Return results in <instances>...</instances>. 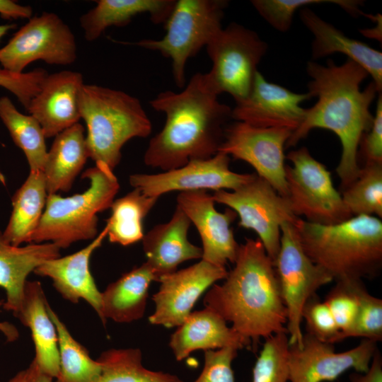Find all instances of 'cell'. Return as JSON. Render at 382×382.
<instances>
[{
	"mask_svg": "<svg viewBox=\"0 0 382 382\" xmlns=\"http://www.w3.org/2000/svg\"><path fill=\"white\" fill-rule=\"evenodd\" d=\"M52 243L14 246L6 242L0 231V287L6 291L3 308L15 316L20 311L28 276L46 260L60 257Z\"/></svg>",
	"mask_w": 382,
	"mask_h": 382,
	"instance_id": "cell-24",
	"label": "cell"
},
{
	"mask_svg": "<svg viewBox=\"0 0 382 382\" xmlns=\"http://www.w3.org/2000/svg\"><path fill=\"white\" fill-rule=\"evenodd\" d=\"M47 195L43 172H30L13 196L11 214L2 232L6 242L14 246L30 243L44 212Z\"/></svg>",
	"mask_w": 382,
	"mask_h": 382,
	"instance_id": "cell-29",
	"label": "cell"
},
{
	"mask_svg": "<svg viewBox=\"0 0 382 382\" xmlns=\"http://www.w3.org/2000/svg\"><path fill=\"white\" fill-rule=\"evenodd\" d=\"M0 15L5 19L27 18L32 17L33 9L11 0H0Z\"/></svg>",
	"mask_w": 382,
	"mask_h": 382,
	"instance_id": "cell-44",
	"label": "cell"
},
{
	"mask_svg": "<svg viewBox=\"0 0 382 382\" xmlns=\"http://www.w3.org/2000/svg\"><path fill=\"white\" fill-rule=\"evenodd\" d=\"M156 276L144 262L123 274L101 292L100 320L105 324L108 318L117 323H131L144 314L149 288Z\"/></svg>",
	"mask_w": 382,
	"mask_h": 382,
	"instance_id": "cell-26",
	"label": "cell"
},
{
	"mask_svg": "<svg viewBox=\"0 0 382 382\" xmlns=\"http://www.w3.org/2000/svg\"><path fill=\"white\" fill-rule=\"evenodd\" d=\"M230 157L221 152L207 159L156 174L134 173L129 176L132 187L144 194L159 198L162 195L179 191L236 190L250 182L256 173H238L230 170Z\"/></svg>",
	"mask_w": 382,
	"mask_h": 382,
	"instance_id": "cell-14",
	"label": "cell"
},
{
	"mask_svg": "<svg viewBox=\"0 0 382 382\" xmlns=\"http://www.w3.org/2000/svg\"><path fill=\"white\" fill-rule=\"evenodd\" d=\"M306 72L311 78L308 93L311 98L316 97L317 102L306 109L302 122L292 132L285 147L296 146L313 129L332 131L342 145L336 172L343 190L359 174V146L363 135L373 125L374 116L370 107L378 92L373 81L361 91V83L369 75L349 59L341 65L331 59L326 65L310 61Z\"/></svg>",
	"mask_w": 382,
	"mask_h": 382,
	"instance_id": "cell-1",
	"label": "cell"
},
{
	"mask_svg": "<svg viewBox=\"0 0 382 382\" xmlns=\"http://www.w3.org/2000/svg\"><path fill=\"white\" fill-rule=\"evenodd\" d=\"M4 303V301L0 299V307L3 306ZM0 331L9 342L14 341L18 337V332L16 328L13 325L6 322L0 323Z\"/></svg>",
	"mask_w": 382,
	"mask_h": 382,
	"instance_id": "cell-45",
	"label": "cell"
},
{
	"mask_svg": "<svg viewBox=\"0 0 382 382\" xmlns=\"http://www.w3.org/2000/svg\"><path fill=\"white\" fill-rule=\"evenodd\" d=\"M83 84V76L78 71L64 70L46 76L28 109L46 138L55 137L79 122V96Z\"/></svg>",
	"mask_w": 382,
	"mask_h": 382,
	"instance_id": "cell-19",
	"label": "cell"
},
{
	"mask_svg": "<svg viewBox=\"0 0 382 382\" xmlns=\"http://www.w3.org/2000/svg\"><path fill=\"white\" fill-rule=\"evenodd\" d=\"M360 281H336L324 300L340 331L342 340L349 338L357 318L359 302L357 288Z\"/></svg>",
	"mask_w": 382,
	"mask_h": 382,
	"instance_id": "cell-37",
	"label": "cell"
},
{
	"mask_svg": "<svg viewBox=\"0 0 382 382\" xmlns=\"http://www.w3.org/2000/svg\"><path fill=\"white\" fill-rule=\"evenodd\" d=\"M274 267L287 312L289 344L302 345V311L307 301L323 286L334 279L304 252L295 224L281 226L280 246Z\"/></svg>",
	"mask_w": 382,
	"mask_h": 382,
	"instance_id": "cell-10",
	"label": "cell"
},
{
	"mask_svg": "<svg viewBox=\"0 0 382 382\" xmlns=\"http://www.w3.org/2000/svg\"><path fill=\"white\" fill-rule=\"evenodd\" d=\"M300 18L314 37L311 45V54L313 59L335 53L344 54L368 72L372 77L378 92L381 93V52L347 36L307 7H303L300 11Z\"/></svg>",
	"mask_w": 382,
	"mask_h": 382,
	"instance_id": "cell-23",
	"label": "cell"
},
{
	"mask_svg": "<svg viewBox=\"0 0 382 382\" xmlns=\"http://www.w3.org/2000/svg\"><path fill=\"white\" fill-rule=\"evenodd\" d=\"M89 187L83 192L62 197L48 195L40 221L30 243H52L60 249L98 236V216L109 209L119 191L113 170L98 163L83 173Z\"/></svg>",
	"mask_w": 382,
	"mask_h": 382,
	"instance_id": "cell-6",
	"label": "cell"
},
{
	"mask_svg": "<svg viewBox=\"0 0 382 382\" xmlns=\"http://www.w3.org/2000/svg\"><path fill=\"white\" fill-rule=\"evenodd\" d=\"M0 119L24 153L30 172L42 171L47 155L45 136L37 120L19 112L6 96L0 98Z\"/></svg>",
	"mask_w": 382,
	"mask_h": 382,
	"instance_id": "cell-31",
	"label": "cell"
},
{
	"mask_svg": "<svg viewBox=\"0 0 382 382\" xmlns=\"http://www.w3.org/2000/svg\"><path fill=\"white\" fill-rule=\"evenodd\" d=\"M233 264L225 282L213 284L207 291L205 308L231 322V328L250 340L253 348L260 338L287 333V312L274 262L261 241L245 238Z\"/></svg>",
	"mask_w": 382,
	"mask_h": 382,
	"instance_id": "cell-3",
	"label": "cell"
},
{
	"mask_svg": "<svg viewBox=\"0 0 382 382\" xmlns=\"http://www.w3.org/2000/svg\"><path fill=\"white\" fill-rule=\"evenodd\" d=\"M158 199L137 188L114 199L105 224L110 242L127 246L141 241L144 236V220Z\"/></svg>",
	"mask_w": 382,
	"mask_h": 382,
	"instance_id": "cell-30",
	"label": "cell"
},
{
	"mask_svg": "<svg viewBox=\"0 0 382 382\" xmlns=\"http://www.w3.org/2000/svg\"><path fill=\"white\" fill-rule=\"evenodd\" d=\"M212 195L205 190L180 192L177 206L186 214L197 228L202 244V260L225 267L234 263L239 244L235 239L231 224L237 214L226 208L216 209Z\"/></svg>",
	"mask_w": 382,
	"mask_h": 382,
	"instance_id": "cell-18",
	"label": "cell"
},
{
	"mask_svg": "<svg viewBox=\"0 0 382 382\" xmlns=\"http://www.w3.org/2000/svg\"><path fill=\"white\" fill-rule=\"evenodd\" d=\"M343 202L352 215L382 218V163H366L357 178L342 190Z\"/></svg>",
	"mask_w": 382,
	"mask_h": 382,
	"instance_id": "cell-34",
	"label": "cell"
},
{
	"mask_svg": "<svg viewBox=\"0 0 382 382\" xmlns=\"http://www.w3.org/2000/svg\"><path fill=\"white\" fill-rule=\"evenodd\" d=\"M106 226L92 241L80 250L64 257L45 261L34 273L49 277L62 296L74 303L80 299L86 301L101 316V292L98 289L90 270V260L94 251L107 237Z\"/></svg>",
	"mask_w": 382,
	"mask_h": 382,
	"instance_id": "cell-20",
	"label": "cell"
},
{
	"mask_svg": "<svg viewBox=\"0 0 382 382\" xmlns=\"http://www.w3.org/2000/svg\"><path fill=\"white\" fill-rule=\"evenodd\" d=\"M191 222L176 206L170 219L154 226L142 238L145 262L154 272L157 282L177 271L183 262L202 258V248L187 238Z\"/></svg>",
	"mask_w": 382,
	"mask_h": 382,
	"instance_id": "cell-21",
	"label": "cell"
},
{
	"mask_svg": "<svg viewBox=\"0 0 382 382\" xmlns=\"http://www.w3.org/2000/svg\"><path fill=\"white\" fill-rule=\"evenodd\" d=\"M88 158L85 129L79 122L56 135L43 169L48 195L69 192Z\"/></svg>",
	"mask_w": 382,
	"mask_h": 382,
	"instance_id": "cell-27",
	"label": "cell"
},
{
	"mask_svg": "<svg viewBox=\"0 0 382 382\" xmlns=\"http://www.w3.org/2000/svg\"><path fill=\"white\" fill-rule=\"evenodd\" d=\"M47 311L58 335L59 369L55 382H96L101 374L100 362L74 338L49 303Z\"/></svg>",
	"mask_w": 382,
	"mask_h": 382,
	"instance_id": "cell-32",
	"label": "cell"
},
{
	"mask_svg": "<svg viewBox=\"0 0 382 382\" xmlns=\"http://www.w3.org/2000/svg\"><path fill=\"white\" fill-rule=\"evenodd\" d=\"M295 226L306 254L334 280L378 275L382 267L381 219L359 215L323 225L299 218Z\"/></svg>",
	"mask_w": 382,
	"mask_h": 382,
	"instance_id": "cell-4",
	"label": "cell"
},
{
	"mask_svg": "<svg viewBox=\"0 0 382 382\" xmlns=\"http://www.w3.org/2000/svg\"><path fill=\"white\" fill-rule=\"evenodd\" d=\"M377 349V342L362 339L354 347L337 352L332 344L303 334L301 346L289 345V381H334L349 369L366 372Z\"/></svg>",
	"mask_w": 382,
	"mask_h": 382,
	"instance_id": "cell-15",
	"label": "cell"
},
{
	"mask_svg": "<svg viewBox=\"0 0 382 382\" xmlns=\"http://www.w3.org/2000/svg\"><path fill=\"white\" fill-rule=\"evenodd\" d=\"M174 0H99L96 6L80 18L86 40L98 39L110 26H124L133 17L148 13L156 24L165 23L170 16Z\"/></svg>",
	"mask_w": 382,
	"mask_h": 382,
	"instance_id": "cell-28",
	"label": "cell"
},
{
	"mask_svg": "<svg viewBox=\"0 0 382 382\" xmlns=\"http://www.w3.org/2000/svg\"><path fill=\"white\" fill-rule=\"evenodd\" d=\"M97 360L101 374L96 382H183L175 375L145 368L139 349H110Z\"/></svg>",
	"mask_w": 382,
	"mask_h": 382,
	"instance_id": "cell-33",
	"label": "cell"
},
{
	"mask_svg": "<svg viewBox=\"0 0 382 382\" xmlns=\"http://www.w3.org/2000/svg\"><path fill=\"white\" fill-rule=\"evenodd\" d=\"M79 105L87 127L89 158L96 164H104L113 170L120 162L126 142L151 134V122L141 102L125 92L83 84Z\"/></svg>",
	"mask_w": 382,
	"mask_h": 382,
	"instance_id": "cell-5",
	"label": "cell"
},
{
	"mask_svg": "<svg viewBox=\"0 0 382 382\" xmlns=\"http://www.w3.org/2000/svg\"><path fill=\"white\" fill-rule=\"evenodd\" d=\"M34 369L35 364L33 361L26 369L17 373L8 382H32Z\"/></svg>",
	"mask_w": 382,
	"mask_h": 382,
	"instance_id": "cell-46",
	"label": "cell"
},
{
	"mask_svg": "<svg viewBox=\"0 0 382 382\" xmlns=\"http://www.w3.org/2000/svg\"><path fill=\"white\" fill-rule=\"evenodd\" d=\"M16 25V24L0 25V40L9 30L14 29Z\"/></svg>",
	"mask_w": 382,
	"mask_h": 382,
	"instance_id": "cell-48",
	"label": "cell"
},
{
	"mask_svg": "<svg viewBox=\"0 0 382 382\" xmlns=\"http://www.w3.org/2000/svg\"><path fill=\"white\" fill-rule=\"evenodd\" d=\"M285 158L291 163L285 166L286 198L297 217L304 216L307 221L323 225L352 217L334 187L330 172L306 147L291 151Z\"/></svg>",
	"mask_w": 382,
	"mask_h": 382,
	"instance_id": "cell-9",
	"label": "cell"
},
{
	"mask_svg": "<svg viewBox=\"0 0 382 382\" xmlns=\"http://www.w3.org/2000/svg\"><path fill=\"white\" fill-rule=\"evenodd\" d=\"M169 346L178 361L187 357L192 352L233 347L238 350L250 349L252 342L240 335L212 310L191 313L171 335Z\"/></svg>",
	"mask_w": 382,
	"mask_h": 382,
	"instance_id": "cell-22",
	"label": "cell"
},
{
	"mask_svg": "<svg viewBox=\"0 0 382 382\" xmlns=\"http://www.w3.org/2000/svg\"><path fill=\"white\" fill-rule=\"evenodd\" d=\"M302 319L306 322V333L317 340L332 345L342 341L340 331L328 306L316 294L306 303Z\"/></svg>",
	"mask_w": 382,
	"mask_h": 382,
	"instance_id": "cell-39",
	"label": "cell"
},
{
	"mask_svg": "<svg viewBox=\"0 0 382 382\" xmlns=\"http://www.w3.org/2000/svg\"><path fill=\"white\" fill-rule=\"evenodd\" d=\"M292 132L286 128H259L236 121L226 126L219 152L249 163L257 176L287 197L284 151Z\"/></svg>",
	"mask_w": 382,
	"mask_h": 382,
	"instance_id": "cell-13",
	"label": "cell"
},
{
	"mask_svg": "<svg viewBox=\"0 0 382 382\" xmlns=\"http://www.w3.org/2000/svg\"><path fill=\"white\" fill-rule=\"evenodd\" d=\"M349 382H382V357L376 350L369 369L364 373L354 372L349 376Z\"/></svg>",
	"mask_w": 382,
	"mask_h": 382,
	"instance_id": "cell-43",
	"label": "cell"
},
{
	"mask_svg": "<svg viewBox=\"0 0 382 382\" xmlns=\"http://www.w3.org/2000/svg\"><path fill=\"white\" fill-rule=\"evenodd\" d=\"M360 154L366 163H382V97L378 93L376 113L371 129L360 141L358 156Z\"/></svg>",
	"mask_w": 382,
	"mask_h": 382,
	"instance_id": "cell-42",
	"label": "cell"
},
{
	"mask_svg": "<svg viewBox=\"0 0 382 382\" xmlns=\"http://www.w3.org/2000/svg\"><path fill=\"white\" fill-rule=\"evenodd\" d=\"M75 36L54 13L32 16L0 49L2 69L23 73L31 62L42 60L52 65H68L77 57Z\"/></svg>",
	"mask_w": 382,
	"mask_h": 382,
	"instance_id": "cell-12",
	"label": "cell"
},
{
	"mask_svg": "<svg viewBox=\"0 0 382 382\" xmlns=\"http://www.w3.org/2000/svg\"><path fill=\"white\" fill-rule=\"evenodd\" d=\"M212 66L203 74L208 88L216 95L227 93L235 102L250 93L257 65L268 45L250 29L236 23L221 28L206 46Z\"/></svg>",
	"mask_w": 382,
	"mask_h": 382,
	"instance_id": "cell-8",
	"label": "cell"
},
{
	"mask_svg": "<svg viewBox=\"0 0 382 382\" xmlns=\"http://www.w3.org/2000/svg\"><path fill=\"white\" fill-rule=\"evenodd\" d=\"M238 349L225 347L204 351V366L194 382H235L232 362Z\"/></svg>",
	"mask_w": 382,
	"mask_h": 382,
	"instance_id": "cell-40",
	"label": "cell"
},
{
	"mask_svg": "<svg viewBox=\"0 0 382 382\" xmlns=\"http://www.w3.org/2000/svg\"><path fill=\"white\" fill-rule=\"evenodd\" d=\"M212 197L216 203L237 214L240 227L257 233L274 262L280 246L281 226L284 222L295 224L299 219L293 213L288 199L257 174L240 188L215 191Z\"/></svg>",
	"mask_w": 382,
	"mask_h": 382,
	"instance_id": "cell-11",
	"label": "cell"
},
{
	"mask_svg": "<svg viewBox=\"0 0 382 382\" xmlns=\"http://www.w3.org/2000/svg\"><path fill=\"white\" fill-rule=\"evenodd\" d=\"M265 340L253 368L252 382L289 381L287 333L278 332Z\"/></svg>",
	"mask_w": 382,
	"mask_h": 382,
	"instance_id": "cell-36",
	"label": "cell"
},
{
	"mask_svg": "<svg viewBox=\"0 0 382 382\" xmlns=\"http://www.w3.org/2000/svg\"><path fill=\"white\" fill-rule=\"evenodd\" d=\"M48 302L37 281H27L21 308L15 316L31 332L34 361L40 370L56 378L59 373L58 335L47 311Z\"/></svg>",
	"mask_w": 382,
	"mask_h": 382,
	"instance_id": "cell-25",
	"label": "cell"
},
{
	"mask_svg": "<svg viewBox=\"0 0 382 382\" xmlns=\"http://www.w3.org/2000/svg\"><path fill=\"white\" fill-rule=\"evenodd\" d=\"M228 274L226 267L201 260L188 267L162 277L154 296L155 311L149 317L152 325L178 327L192 313L200 296Z\"/></svg>",
	"mask_w": 382,
	"mask_h": 382,
	"instance_id": "cell-16",
	"label": "cell"
},
{
	"mask_svg": "<svg viewBox=\"0 0 382 382\" xmlns=\"http://www.w3.org/2000/svg\"><path fill=\"white\" fill-rule=\"evenodd\" d=\"M42 72L37 69L20 74L0 69V86L13 94L25 109L38 93L42 80Z\"/></svg>",
	"mask_w": 382,
	"mask_h": 382,
	"instance_id": "cell-41",
	"label": "cell"
},
{
	"mask_svg": "<svg viewBox=\"0 0 382 382\" xmlns=\"http://www.w3.org/2000/svg\"><path fill=\"white\" fill-rule=\"evenodd\" d=\"M311 98L269 82L257 71L252 88L236 102L231 118L259 128H286L294 132L302 122L306 109L300 105Z\"/></svg>",
	"mask_w": 382,
	"mask_h": 382,
	"instance_id": "cell-17",
	"label": "cell"
},
{
	"mask_svg": "<svg viewBox=\"0 0 382 382\" xmlns=\"http://www.w3.org/2000/svg\"><path fill=\"white\" fill-rule=\"evenodd\" d=\"M359 308L349 337H361L378 342L382 340V299L371 295L362 280L357 288Z\"/></svg>",
	"mask_w": 382,
	"mask_h": 382,
	"instance_id": "cell-38",
	"label": "cell"
},
{
	"mask_svg": "<svg viewBox=\"0 0 382 382\" xmlns=\"http://www.w3.org/2000/svg\"><path fill=\"white\" fill-rule=\"evenodd\" d=\"M250 2L267 22L280 32L288 31L295 12L307 5L331 3L354 16L361 13L362 5V1L352 0H253Z\"/></svg>",
	"mask_w": 382,
	"mask_h": 382,
	"instance_id": "cell-35",
	"label": "cell"
},
{
	"mask_svg": "<svg viewBox=\"0 0 382 382\" xmlns=\"http://www.w3.org/2000/svg\"><path fill=\"white\" fill-rule=\"evenodd\" d=\"M150 105L165 113L166 122L149 141L144 155L146 166L166 171L219 152L232 108L219 101L203 74L193 75L180 93H160Z\"/></svg>",
	"mask_w": 382,
	"mask_h": 382,
	"instance_id": "cell-2",
	"label": "cell"
},
{
	"mask_svg": "<svg viewBox=\"0 0 382 382\" xmlns=\"http://www.w3.org/2000/svg\"><path fill=\"white\" fill-rule=\"evenodd\" d=\"M33 361L35 364V369L32 382H53V378L42 372L35 361Z\"/></svg>",
	"mask_w": 382,
	"mask_h": 382,
	"instance_id": "cell-47",
	"label": "cell"
},
{
	"mask_svg": "<svg viewBox=\"0 0 382 382\" xmlns=\"http://www.w3.org/2000/svg\"><path fill=\"white\" fill-rule=\"evenodd\" d=\"M224 0H178L166 20V33L161 40L145 39L132 44L159 52L172 62V72L176 85L185 83V66L189 58L206 47L222 28Z\"/></svg>",
	"mask_w": 382,
	"mask_h": 382,
	"instance_id": "cell-7",
	"label": "cell"
}]
</instances>
